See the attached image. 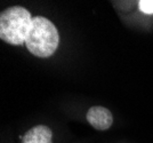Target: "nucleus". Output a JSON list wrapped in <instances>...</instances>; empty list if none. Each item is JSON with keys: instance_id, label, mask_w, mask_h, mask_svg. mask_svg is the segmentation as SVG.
<instances>
[{"instance_id": "obj_5", "label": "nucleus", "mask_w": 153, "mask_h": 143, "mask_svg": "<svg viewBox=\"0 0 153 143\" xmlns=\"http://www.w3.org/2000/svg\"><path fill=\"white\" fill-rule=\"evenodd\" d=\"M140 12L144 14H153V0H140L138 2Z\"/></svg>"}, {"instance_id": "obj_2", "label": "nucleus", "mask_w": 153, "mask_h": 143, "mask_svg": "<svg viewBox=\"0 0 153 143\" xmlns=\"http://www.w3.org/2000/svg\"><path fill=\"white\" fill-rule=\"evenodd\" d=\"M32 16L25 8L14 6L0 15V38L10 45H22L26 41L32 24Z\"/></svg>"}, {"instance_id": "obj_3", "label": "nucleus", "mask_w": 153, "mask_h": 143, "mask_svg": "<svg viewBox=\"0 0 153 143\" xmlns=\"http://www.w3.org/2000/svg\"><path fill=\"white\" fill-rule=\"evenodd\" d=\"M88 123L97 130H106L113 124V116L111 111L104 107H91L87 112Z\"/></svg>"}, {"instance_id": "obj_4", "label": "nucleus", "mask_w": 153, "mask_h": 143, "mask_svg": "<svg viewBox=\"0 0 153 143\" xmlns=\"http://www.w3.org/2000/svg\"><path fill=\"white\" fill-rule=\"evenodd\" d=\"M22 143H53V132L47 126L38 125L26 132Z\"/></svg>"}, {"instance_id": "obj_1", "label": "nucleus", "mask_w": 153, "mask_h": 143, "mask_svg": "<svg viewBox=\"0 0 153 143\" xmlns=\"http://www.w3.org/2000/svg\"><path fill=\"white\" fill-rule=\"evenodd\" d=\"M59 36L53 22L42 17L36 16L32 20L30 31L25 45L29 52L38 57H49L57 49Z\"/></svg>"}]
</instances>
